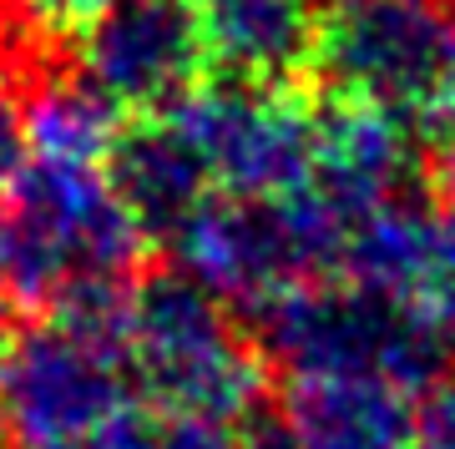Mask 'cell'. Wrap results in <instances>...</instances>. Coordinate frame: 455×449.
I'll list each match as a JSON object with an SVG mask.
<instances>
[{
    "instance_id": "cell-1",
    "label": "cell",
    "mask_w": 455,
    "mask_h": 449,
    "mask_svg": "<svg viewBox=\"0 0 455 449\" xmlns=\"http://www.w3.org/2000/svg\"><path fill=\"white\" fill-rule=\"evenodd\" d=\"M147 238L101 167L31 157L0 197V283L36 313L127 288Z\"/></svg>"
},
{
    "instance_id": "cell-2",
    "label": "cell",
    "mask_w": 455,
    "mask_h": 449,
    "mask_svg": "<svg viewBox=\"0 0 455 449\" xmlns=\"http://www.w3.org/2000/svg\"><path fill=\"white\" fill-rule=\"evenodd\" d=\"M228 308L182 268L132 278L116 323L132 384L163 409L248 419L263 394V349Z\"/></svg>"
},
{
    "instance_id": "cell-3",
    "label": "cell",
    "mask_w": 455,
    "mask_h": 449,
    "mask_svg": "<svg viewBox=\"0 0 455 449\" xmlns=\"http://www.w3.org/2000/svg\"><path fill=\"white\" fill-rule=\"evenodd\" d=\"M122 303L82 313H36L0 353L5 449H92L132 409L122 358Z\"/></svg>"
},
{
    "instance_id": "cell-4",
    "label": "cell",
    "mask_w": 455,
    "mask_h": 449,
    "mask_svg": "<svg viewBox=\"0 0 455 449\" xmlns=\"http://www.w3.org/2000/svg\"><path fill=\"white\" fill-rule=\"evenodd\" d=\"M253 338L289 379H390L435 389L455 349L410 303L355 278H319L253 313Z\"/></svg>"
},
{
    "instance_id": "cell-5",
    "label": "cell",
    "mask_w": 455,
    "mask_h": 449,
    "mask_svg": "<svg viewBox=\"0 0 455 449\" xmlns=\"http://www.w3.org/2000/svg\"><path fill=\"white\" fill-rule=\"evenodd\" d=\"M344 242L349 223L314 187H299L283 197L212 193L167 248L182 273L223 303L259 313L289 288L344 278Z\"/></svg>"
},
{
    "instance_id": "cell-6",
    "label": "cell",
    "mask_w": 455,
    "mask_h": 449,
    "mask_svg": "<svg viewBox=\"0 0 455 449\" xmlns=\"http://www.w3.org/2000/svg\"><path fill=\"white\" fill-rule=\"evenodd\" d=\"M314 71L329 97L430 127L455 76L451 0H329L319 11Z\"/></svg>"
},
{
    "instance_id": "cell-7",
    "label": "cell",
    "mask_w": 455,
    "mask_h": 449,
    "mask_svg": "<svg viewBox=\"0 0 455 449\" xmlns=\"http://www.w3.org/2000/svg\"><path fill=\"white\" fill-rule=\"evenodd\" d=\"M212 187L233 197H283L309 187L319 157V112H309L289 86L212 76L172 106Z\"/></svg>"
},
{
    "instance_id": "cell-8",
    "label": "cell",
    "mask_w": 455,
    "mask_h": 449,
    "mask_svg": "<svg viewBox=\"0 0 455 449\" xmlns=\"http://www.w3.org/2000/svg\"><path fill=\"white\" fill-rule=\"evenodd\" d=\"M76 71L122 116L172 112L208 81L193 0H116L76 41Z\"/></svg>"
},
{
    "instance_id": "cell-9",
    "label": "cell",
    "mask_w": 455,
    "mask_h": 449,
    "mask_svg": "<svg viewBox=\"0 0 455 449\" xmlns=\"http://www.w3.org/2000/svg\"><path fill=\"white\" fill-rule=\"evenodd\" d=\"M410 177H415V142L405 116L379 112L370 101L329 97V106L319 112V157L309 187L344 223L355 227L364 212L410 197Z\"/></svg>"
},
{
    "instance_id": "cell-10",
    "label": "cell",
    "mask_w": 455,
    "mask_h": 449,
    "mask_svg": "<svg viewBox=\"0 0 455 449\" xmlns=\"http://www.w3.org/2000/svg\"><path fill=\"white\" fill-rule=\"evenodd\" d=\"M101 172L122 197V208L137 217L147 242H172V232L218 193L197 146L172 122V112L127 116Z\"/></svg>"
},
{
    "instance_id": "cell-11",
    "label": "cell",
    "mask_w": 455,
    "mask_h": 449,
    "mask_svg": "<svg viewBox=\"0 0 455 449\" xmlns=\"http://www.w3.org/2000/svg\"><path fill=\"white\" fill-rule=\"evenodd\" d=\"M208 76L289 86L314 71L319 5L314 0H193Z\"/></svg>"
},
{
    "instance_id": "cell-12",
    "label": "cell",
    "mask_w": 455,
    "mask_h": 449,
    "mask_svg": "<svg viewBox=\"0 0 455 449\" xmlns=\"http://www.w3.org/2000/svg\"><path fill=\"white\" fill-rule=\"evenodd\" d=\"M278 414L299 449H415L420 394L390 379H289Z\"/></svg>"
},
{
    "instance_id": "cell-13",
    "label": "cell",
    "mask_w": 455,
    "mask_h": 449,
    "mask_svg": "<svg viewBox=\"0 0 455 449\" xmlns=\"http://www.w3.org/2000/svg\"><path fill=\"white\" fill-rule=\"evenodd\" d=\"M127 116L101 97L97 86L76 76H51L26 91V142L41 161H82L101 167Z\"/></svg>"
},
{
    "instance_id": "cell-14",
    "label": "cell",
    "mask_w": 455,
    "mask_h": 449,
    "mask_svg": "<svg viewBox=\"0 0 455 449\" xmlns=\"http://www.w3.org/2000/svg\"><path fill=\"white\" fill-rule=\"evenodd\" d=\"M92 449H243V429L228 419L182 414V409H163V404H152V409L132 404Z\"/></svg>"
},
{
    "instance_id": "cell-15",
    "label": "cell",
    "mask_w": 455,
    "mask_h": 449,
    "mask_svg": "<svg viewBox=\"0 0 455 449\" xmlns=\"http://www.w3.org/2000/svg\"><path fill=\"white\" fill-rule=\"evenodd\" d=\"M405 303L420 319L435 323V334L455 349V208H445V212L430 208L420 263H415V278L405 288Z\"/></svg>"
},
{
    "instance_id": "cell-16",
    "label": "cell",
    "mask_w": 455,
    "mask_h": 449,
    "mask_svg": "<svg viewBox=\"0 0 455 449\" xmlns=\"http://www.w3.org/2000/svg\"><path fill=\"white\" fill-rule=\"evenodd\" d=\"M116 0H11L20 26L46 41H82Z\"/></svg>"
},
{
    "instance_id": "cell-17",
    "label": "cell",
    "mask_w": 455,
    "mask_h": 449,
    "mask_svg": "<svg viewBox=\"0 0 455 449\" xmlns=\"http://www.w3.org/2000/svg\"><path fill=\"white\" fill-rule=\"evenodd\" d=\"M26 161H31V142H26V91L0 66V197L11 193V182L20 177Z\"/></svg>"
},
{
    "instance_id": "cell-18",
    "label": "cell",
    "mask_w": 455,
    "mask_h": 449,
    "mask_svg": "<svg viewBox=\"0 0 455 449\" xmlns=\"http://www.w3.org/2000/svg\"><path fill=\"white\" fill-rule=\"evenodd\" d=\"M415 449H455V384H445V379L420 394Z\"/></svg>"
},
{
    "instance_id": "cell-19",
    "label": "cell",
    "mask_w": 455,
    "mask_h": 449,
    "mask_svg": "<svg viewBox=\"0 0 455 449\" xmlns=\"http://www.w3.org/2000/svg\"><path fill=\"white\" fill-rule=\"evenodd\" d=\"M11 293H5V283H0V353H5V343H11Z\"/></svg>"
}]
</instances>
